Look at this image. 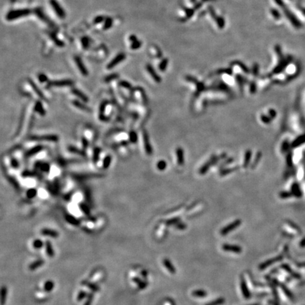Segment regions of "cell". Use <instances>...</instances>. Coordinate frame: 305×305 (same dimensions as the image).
I'll return each instance as SVG.
<instances>
[{
  "mask_svg": "<svg viewBox=\"0 0 305 305\" xmlns=\"http://www.w3.org/2000/svg\"><path fill=\"white\" fill-rule=\"evenodd\" d=\"M93 297H94V295L93 293L89 294L87 297V300H86V301L84 302V305H91L92 302H93Z\"/></svg>",
  "mask_w": 305,
  "mask_h": 305,
  "instance_id": "f546056e",
  "label": "cell"
},
{
  "mask_svg": "<svg viewBox=\"0 0 305 305\" xmlns=\"http://www.w3.org/2000/svg\"><path fill=\"white\" fill-rule=\"evenodd\" d=\"M41 233H42L43 235L50 236L51 237H54V238H57V237L59 236V233H58L57 231L47 228L43 229L42 231H41Z\"/></svg>",
  "mask_w": 305,
  "mask_h": 305,
  "instance_id": "ba28073f",
  "label": "cell"
},
{
  "mask_svg": "<svg viewBox=\"0 0 305 305\" xmlns=\"http://www.w3.org/2000/svg\"><path fill=\"white\" fill-rule=\"evenodd\" d=\"M242 292H243V294H244V297H245L246 298L249 297V293L248 292L247 289H246L245 283H244V281H243V280L242 281Z\"/></svg>",
  "mask_w": 305,
  "mask_h": 305,
  "instance_id": "f1b7e54d",
  "label": "cell"
},
{
  "mask_svg": "<svg viewBox=\"0 0 305 305\" xmlns=\"http://www.w3.org/2000/svg\"><path fill=\"white\" fill-rule=\"evenodd\" d=\"M50 2L51 5H52V8L54 9V11H55V13L57 14V16H59V18H64L66 16L65 12H64V9L60 7L59 3L55 1V0H50Z\"/></svg>",
  "mask_w": 305,
  "mask_h": 305,
  "instance_id": "3957f363",
  "label": "cell"
},
{
  "mask_svg": "<svg viewBox=\"0 0 305 305\" xmlns=\"http://www.w3.org/2000/svg\"><path fill=\"white\" fill-rule=\"evenodd\" d=\"M39 80L41 81V82H43V81H45L46 80H47V77L45 76V75L40 74L39 76Z\"/></svg>",
  "mask_w": 305,
  "mask_h": 305,
  "instance_id": "bcb514c9",
  "label": "cell"
},
{
  "mask_svg": "<svg viewBox=\"0 0 305 305\" xmlns=\"http://www.w3.org/2000/svg\"><path fill=\"white\" fill-rule=\"evenodd\" d=\"M222 302H223V300H217V301L213 302H212L211 304H208V305H216V304H221Z\"/></svg>",
  "mask_w": 305,
  "mask_h": 305,
  "instance_id": "7dc6e473",
  "label": "cell"
},
{
  "mask_svg": "<svg viewBox=\"0 0 305 305\" xmlns=\"http://www.w3.org/2000/svg\"><path fill=\"white\" fill-rule=\"evenodd\" d=\"M87 294L88 293L86 292V291H84V290L80 291V292H78V295H77V301L79 302V301H81V300H84L85 297H88L87 296Z\"/></svg>",
  "mask_w": 305,
  "mask_h": 305,
  "instance_id": "83f0119b",
  "label": "cell"
},
{
  "mask_svg": "<svg viewBox=\"0 0 305 305\" xmlns=\"http://www.w3.org/2000/svg\"><path fill=\"white\" fill-rule=\"evenodd\" d=\"M35 111H37V112H38L40 115H42V116L45 115V111L44 109H43V105H42V104H41L40 102H37L36 104H35Z\"/></svg>",
  "mask_w": 305,
  "mask_h": 305,
  "instance_id": "7402d4cb",
  "label": "cell"
},
{
  "mask_svg": "<svg viewBox=\"0 0 305 305\" xmlns=\"http://www.w3.org/2000/svg\"><path fill=\"white\" fill-rule=\"evenodd\" d=\"M143 138H144V146L145 149H146V153L148 154V155H150V154L152 153V149L151 147H150V143H149L148 136L147 133H146L145 131H144V132H143Z\"/></svg>",
  "mask_w": 305,
  "mask_h": 305,
  "instance_id": "8992f818",
  "label": "cell"
},
{
  "mask_svg": "<svg viewBox=\"0 0 305 305\" xmlns=\"http://www.w3.org/2000/svg\"><path fill=\"white\" fill-rule=\"evenodd\" d=\"M68 150H69L71 152H73V153L77 154V155H82V156H84V155H86V153H85L84 151H83V150H80V149L77 148H76V147H74V146H70V147H69Z\"/></svg>",
  "mask_w": 305,
  "mask_h": 305,
  "instance_id": "603a6c76",
  "label": "cell"
},
{
  "mask_svg": "<svg viewBox=\"0 0 305 305\" xmlns=\"http://www.w3.org/2000/svg\"><path fill=\"white\" fill-rule=\"evenodd\" d=\"M100 152H101V150H100L98 148H95V150H94V154H93V161L94 162H96L98 160V158H99V155H100Z\"/></svg>",
  "mask_w": 305,
  "mask_h": 305,
  "instance_id": "d6a6232c",
  "label": "cell"
},
{
  "mask_svg": "<svg viewBox=\"0 0 305 305\" xmlns=\"http://www.w3.org/2000/svg\"><path fill=\"white\" fill-rule=\"evenodd\" d=\"M80 206H81V211H82L84 212L85 214H86V215H89V213H90V212H89L88 208L87 206H86V205H84V204H81Z\"/></svg>",
  "mask_w": 305,
  "mask_h": 305,
  "instance_id": "e575fe53",
  "label": "cell"
},
{
  "mask_svg": "<svg viewBox=\"0 0 305 305\" xmlns=\"http://www.w3.org/2000/svg\"><path fill=\"white\" fill-rule=\"evenodd\" d=\"M73 84V81L71 80H62V81H53L48 83V86H54V87H64V86H69Z\"/></svg>",
  "mask_w": 305,
  "mask_h": 305,
  "instance_id": "277c9868",
  "label": "cell"
},
{
  "mask_svg": "<svg viewBox=\"0 0 305 305\" xmlns=\"http://www.w3.org/2000/svg\"><path fill=\"white\" fill-rule=\"evenodd\" d=\"M119 85L121 86H122V87L125 88H128V89L131 88V84H129V83L127 82V81H121Z\"/></svg>",
  "mask_w": 305,
  "mask_h": 305,
  "instance_id": "8d00e7d4",
  "label": "cell"
},
{
  "mask_svg": "<svg viewBox=\"0 0 305 305\" xmlns=\"http://www.w3.org/2000/svg\"><path fill=\"white\" fill-rule=\"evenodd\" d=\"M54 287H55V283H54V282L52 281V280H47V281H46L45 283L43 288H44V290L45 291V292H50L53 289Z\"/></svg>",
  "mask_w": 305,
  "mask_h": 305,
  "instance_id": "e0dca14e",
  "label": "cell"
},
{
  "mask_svg": "<svg viewBox=\"0 0 305 305\" xmlns=\"http://www.w3.org/2000/svg\"><path fill=\"white\" fill-rule=\"evenodd\" d=\"M103 177V175L101 174H95V173H91V174H85V175H78L76 176L77 179H89V178H97V177Z\"/></svg>",
  "mask_w": 305,
  "mask_h": 305,
  "instance_id": "8fae6325",
  "label": "cell"
},
{
  "mask_svg": "<svg viewBox=\"0 0 305 305\" xmlns=\"http://www.w3.org/2000/svg\"><path fill=\"white\" fill-rule=\"evenodd\" d=\"M163 263H164L165 266L166 267V269L168 270L169 272L172 273H175V269H174V267L172 266V263H171L169 261H168L167 259H164L163 260Z\"/></svg>",
  "mask_w": 305,
  "mask_h": 305,
  "instance_id": "d4e9b609",
  "label": "cell"
},
{
  "mask_svg": "<svg viewBox=\"0 0 305 305\" xmlns=\"http://www.w3.org/2000/svg\"><path fill=\"white\" fill-rule=\"evenodd\" d=\"M73 103L74 105H75L76 107L81 109V110H84V111H88V112H90V109L89 108L88 106H86V105L84 104V103H81V102L74 101H73V103Z\"/></svg>",
  "mask_w": 305,
  "mask_h": 305,
  "instance_id": "ffe728a7",
  "label": "cell"
},
{
  "mask_svg": "<svg viewBox=\"0 0 305 305\" xmlns=\"http://www.w3.org/2000/svg\"><path fill=\"white\" fill-rule=\"evenodd\" d=\"M291 194L289 193V192H283V193L281 194V196L283 197V198H287V197H289L291 196Z\"/></svg>",
  "mask_w": 305,
  "mask_h": 305,
  "instance_id": "ee69618b",
  "label": "cell"
},
{
  "mask_svg": "<svg viewBox=\"0 0 305 305\" xmlns=\"http://www.w3.org/2000/svg\"><path fill=\"white\" fill-rule=\"evenodd\" d=\"M33 246L35 249H40L43 246V242L40 240H35L33 242Z\"/></svg>",
  "mask_w": 305,
  "mask_h": 305,
  "instance_id": "4316f807",
  "label": "cell"
},
{
  "mask_svg": "<svg viewBox=\"0 0 305 305\" xmlns=\"http://www.w3.org/2000/svg\"><path fill=\"white\" fill-rule=\"evenodd\" d=\"M72 93L74 94V95H76L77 97H78V98H79L81 101L85 102V103H87V102L88 101V97L86 96L85 94L83 93L82 92L80 91L79 90H77V89H73V90H72Z\"/></svg>",
  "mask_w": 305,
  "mask_h": 305,
  "instance_id": "4fadbf2b",
  "label": "cell"
},
{
  "mask_svg": "<svg viewBox=\"0 0 305 305\" xmlns=\"http://www.w3.org/2000/svg\"><path fill=\"white\" fill-rule=\"evenodd\" d=\"M32 141H47L56 142L59 138L56 135H43V136H33L30 138Z\"/></svg>",
  "mask_w": 305,
  "mask_h": 305,
  "instance_id": "7a4b0ae2",
  "label": "cell"
},
{
  "mask_svg": "<svg viewBox=\"0 0 305 305\" xmlns=\"http://www.w3.org/2000/svg\"><path fill=\"white\" fill-rule=\"evenodd\" d=\"M65 219L67 220V222L71 225H79V221L76 219V218H74V216L70 215H67L65 216Z\"/></svg>",
  "mask_w": 305,
  "mask_h": 305,
  "instance_id": "44dd1931",
  "label": "cell"
},
{
  "mask_svg": "<svg viewBox=\"0 0 305 305\" xmlns=\"http://www.w3.org/2000/svg\"><path fill=\"white\" fill-rule=\"evenodd\" d=\"M82 143H83V146H84V147L85 148H86L88 147V141L86 140V138H83Z\"/></svg>",
  "mask_w": 305,
  "mask_h": 305,
  "instance_id": "f6af8a7d",
  "label": "cell"
},
{
  "mask_svg": "<svg viewBox=\"0 0 305 305\" xmlns=\"http://www.w3.org/2000/svg\"><path fill=\"white\" fill-rule=\"evenodd\" d=\"M304 143H305V134L298 137V138H297V139L294 141L293 144H292V146H293V147H297L298 146L304 144Z\"/></svg>",
  "mask_w": 305,
  "mask_h": 305,
  "instance_id": "cb8c5ba5",
  "label": "cell"
},
{
  "mask_svg": "<svg viewBox=\"0 0 305 305\" xmlns=\"http://www.w3.org/2000/svg\"><path fill=\"white\" fill-rule=\"evenodd\" d=\"M194 295L198 297H203L206 296V292H203V291H196L194 292Z\"/></svg>",
  "mask_w": 305,
  "mask_h": 305,
  "instance_id": "f35d334b",
  "label": "cell"
},
{
  "mask_svg": "<svg viewBox=\"0 0 305 305\" xmlns=\"http://www.w3.org/2000/svg\"><path fill=\"white\" fill-rule=\"evenodd\" d=\"M239 224H240V221H236L235 222V223H233L232 224H230L229 225L227 226V227H225V228H224L222 230L221 232V234L222 235H226V234H227L228 232H230L232 229H235V227H237V226L239 225Z\"/></svg>",
  "mask_w": 305,
  "mask_h": 305,
  "instance_id": "7c38bea8",
  "label": "cell"
},
{
  "mask_svg": "<svg viewBox=\"0 0 305 305\" xmlns=\"http://www.w3.org/2000/svg\"><path fill=\"white\" fill-rule=\"evenodd\" d=\"M45 247H46V252H47V255L50 257H53L55 256V252H54L53 247H52V244L49 240L46 241L45 242Z\"/></svg>",
  "mask_w": 305,
  "mask_h": 305,
  "instance_id": "5bb4252c",
  "label": "cell"
},
{
  "mask_svg": "<svg viewBox=\"0 0 305 305\" xmlns=\"http://www.w3.org/2000/svg\"><path fill=\"white\" fill-rule=\"evenodd\" d=\"M223 249L225 251H228V252H236V253H240L242 251L241 248L239 247V246H231L228 245V244H225V245L223 246Z\"/></svg>",
  "mask_w": 305,
  "mask_h": 305,
  "instance_id": "2e32d148",
  "label": "cell"
},
{
  "mask_svg": "<svg viewBox=\"0 0 305 305\" xmlns=\"http://www.w3.org/2000/svg\"><path fill=\"white\" fill-rule=\"evenodd\" d=\"M165 162L161 161L159 163H158V167L161 170H163L165 168Z\"/></svg>",
  "mask_w": 305,
  "mask_h": 305,
  "instance_id": "ab89813d",
  "label": "cell"
},
{
  "mask_svg": "<svg viewBox=\"0 0 305 305\" xmlns=\"http://www.w3.org/2000/svg\"><path fill=\"white\" fill-rule=\"evenodd\" d=\"M28 81H29V84H30V86L32 87V88H33V90H34V91L35 92V93H36L37 95H38V96H39L40 98H41V99L44 100V101H45V100H46L45 97L44 96L43 93L40 91V89L38 88V86H37L36 85H35V83L33 82V81H32L31 80H28Z\"/></svg>",
  "mask_w": 305,
  "mask_h": 305,
  "instance_id": "30bf717a",
  "label": "cell"
},
{
  "mask_svg": "<svg viewBox=\"0 0 305 305\" xmlns=\"http://www.w3.org/2000/svg\"><path fill=\"white\" fill-rule=\"evenodd\" d=\"M36 194H37L36 190H35V189H30V190L28 191L27 196L29 198H33L35 195H36Z\"/></svg>",
  "mask_w": 305,
  "mask_h": 305,
  "instance_id": "1f68e13d",
  "label": "cell"
},
{
  "mask_svg": "<svg viewBox=\"0 0 305 305\" xmlns=\"http://www.w3.org/2000/svg\"><path fill=\"white\" fill-rule=\"evenodd\" d=\"M44 263H45V261H43V259H39V260H38V261H34V262L32 263L29 266V269L31 271L35 270V269L41 267V266L44 264Z\"/></svg>",
  "mask_w": 305,
  "mask_h": 305,
  "instance_id": "9a60e30c",
  "label": "cell"
},
{
  "mask_svg": "<svg viewBox=\"0 0 305 305\" xmlns=\"http://www.w3.org/2000/svg\"><path fill=\"white\" fill-rule=\"evenodd\" d=\"M133 281L135 283H136V284H138V285H141V283H142V280H141L140 278H134L133 279Z\"/></svg>",
  "mask_w": 305,
  "mask_h": 305,
  "instance_id": "7bdbcfd3",
  "label": "cell"
},
{
  "mask_svg": "<svg viewBox=\"0 0 305 305\" xmlns=\"http://www.w3.org/2000/svg\"><path fill=\"white\" fill-rule=\"evenodd\" d=\"M7 287H2L1 289V305L5 304L7 302Z\"/></svg>",
  "mask_w": 305,
  "mask_h": 305,
  "instance_id": "ac0fdd59",
  "label": "cell"
},
{
  "mask_svg": "<svg viewBox=\"0 0 305 305\" xmlns=\"http://www.w3.org/2000/svg\"><path fill=\"white\" fill-rule=\"evenodd\" d=\"M29 13H30V10L28 9H19V10L11 11L7 15V18L8 20H14L22 16H27Z\"/></svg>",
  "mask_w": 305,
  "mask_h": 305,
  "instance_id": "6da1fadb",
  "label": "cell"
},
{
  "mask_svg": "<svg viewBox=\"0 0 305 305\" xmlns=\"http://www.w3.org/2000/svg\"><path fill=\"white\" fill-rule=\"evenodd\" d=\"M11 164H12V166H13V167H18V162H17L16 161H15V160H12V161H11Z\"/></svg>",
  "mask_w": 305,
  "mask_h": 305,
  "instance_id": "c3c4849f",
  "label": "cell"
},
{
  "mask_svg": "<svg viewBox=\"0 0 305 305\" xmlns=\"http://www.w3.org/2000/svg\"><path fill=\"white\" fill-rule=\"evenodd\" d=\"M111 23H112V21H111V20H110V19H109V18H108V19H107V21H106L105 25V26H104L105 29H107V28H108L110 27V26H111V24H111Z\"/></svg>",
  "mask_w": 305,
  "mask_h": 305,
  "instance_id": "b9f144b4",
  "label": "cell"
},
{
  "mask_svg": "<svg viewBox=\"0 0 305 305\" xmlns=\"http://www.w3.org/2000/svg\"><path fill=\"white\" fill-rule=\"evenodd\" d=\"M129 138H130V141H132V142H133V143L136 142V140H137L136 134L134 132H131L130 135H129Z\"/></svg>",
  "mask_w": 305,
  "mask_h": 305,
  "instance_id": "836d02e7",
  "label": "cell"
},
{
  "mask_svg": "<svg viewBox=\"0 0 305 305\" xmlns=\"http://www.w3.org/2000/svg\"><path fill=\"white\" fill-rule=\"evenodd\" d=\"M117 76H117V74H112V75H110V76L106 77L105 81H111V80H113L114 78H117Z\"/></svg>",
  "mask_w": 305,
  "mask_h": 305,
  "instance_id": "60d3db41",
  "label": "cell"
},
{
  "mask_svg": "<svg viewBox=\"0 0 305 305\" xmlns=\"http://www.w3.org/2000/svg\"><path fill=\"white\" fill-rule=\"evenodd\" d=\"M292 192H293V194L295 196H296L297 197H300L302 196V192L301 191H300V187H299V186L297 185V184H295L293 186H292Z\"/></svg>",
  "mask_w": 305,
  "mask_h": 305,
  "instance_id": "484cf974",
  "label": "cell"
},
{
  "mask_svg": "<svg viewBox=\"0 0 305 305\" xmlns=\"http://www.w3.org/2000/svg\"><path fill=\"white\" fill-rule=\"evenodd\" d=\"M43 148V147L42 146H36V147L33 148H31L30 150H28V151L26 152V156L30 157V156H32V155H35V154L38 153V152H40L41 150H42Z\"/></svg>",
  "mask_w": 305,
  "mask_h": 305,
  "instance_id": "d6986e66",
  "label": "cell"
},
{
  "mask_svg": "<svg viewBox=\"0 0 305 305\" xmlns=\"http://www.w3.org/2000/svg\"><path fill=\"white\" fill-rule=\"evenodd\" d=\"M40 168L43 171L47 172V171H49V169H50V165H49L48 164H47V163H43L40 165Z\"/></svg>",
  "mask_w": 305,
  "mask_h": 305,
  "instance_id": "d590c367",
  "label": "cell"
},
{
  "mask_svg": "<svg viewBox=\"0 0 305 305\" xmlns=\"http://www.w3.org/2000/svg\"><path fill=\"white\" fill-rule=\"evenodd\" d=\"M124 59H125V55H124V54H123V53L119 54V55H117V56L115 57L114 58V59H112L110 63H109L108 65L107 66V69H112V68L115 67V66L117 65L118 64H119V63L121 62L122 60H124Z\"/></svg>",
  "mask_w": 305,
  "mask_h": 305,
  "instance_id": "5b68a950",
  "label": "cell"
},
{
  "mask_svg": "<svg viewBox=\"0 0 305 305\" xmlns=\"http://www.w3.org/2000/svg\"><path fill=\"white\" fill-rule=\"evenodd\" d=\"M82 285H84L86 286L87 287H88L89 289H91L93 292H98V291H100V287L98 285L95 284V283H91V282H89V281H83L82 282Z\"/></svg>",
  "mask_w": 305,
  "mask_h": 305,
  "instance_id": "9c48e42d",
  "label": "cell"
},
{
  "mask_svg": "<svg viewBox=\"0 0 305 305\" xmlns=\"http://www.w3.org/2000/svg\"><path fill=\"white\" fill-rule=\"evenodd\" d=\"M75 61H76V64L77 67H78V69H79V71L81 72V73L84 76H87L88 71L86 70V67L84 65V64H83L81 59H80L79 57H75Z\"/></svg>",
  "mask_w": 305,
  "mask_h": 305,
  "instance_id": "52a82bcc",
  "label": "cell"
},
{
  "mask_svg": "<svg viewBox=\"0 0 305 305\" xmlns=\"http://www.w3.org/2000/svg\"><path fill=\"white\" fill-rule=\"evenodd\" d=\"M278 258H275V259H272V260H271V261H267V262L264 263H263V264L262 265V266H262V269H263V268L267 267V266H269V265L271 264V263H273L275 262V261H278Z\"/></svg>",
  "mask_w": 305,
  "mask_h": 305,
  "instance_id": "74e56055",
  "label": "cell"
},
{
  "mask_svg": "<svg viewBox=\"0 0 305 305\" xmlns=\"http://www.w3.org/2000/svg\"><path fill=\"white\" fill-rule=\"evenodd\" d=\"M111 163V157L110 156H107L105 158L104 161H103V168L106 169L110 166V164Z\"/></svg>",
  "mask_w": 305,
  "mask_h": 305,
  "instance_id": "4dcf8cb0",
  "label": "cell"
}]
</instances>
